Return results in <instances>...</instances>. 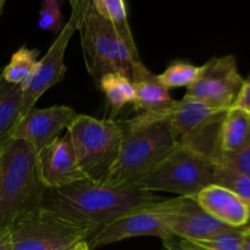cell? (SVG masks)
<instances>
[{
  "label": "cell",
  "mask_w": 250,
  "mask_h": 250,
  "mask_svg": "<svg viewBox=\"0 0 250 250\" xmlns=\"http://www.w3.org/2000/svg\"><path fill=\"white\" fill-rule=\"evenodd\" d=\"M22 87L4 80L0 71V146L10 139L19 124Z\"/></svg>",
  "instance_id": "obj_18"
},
{
  "label": "cell",
  "mask_w": 250,
  "mask_h": 250,
  "mask_svg": "<svg viewBox=\"0 0 250 250\" xmlns=\"http://www.w3.org/2000/svg\"><path fill=\"white\" fill-rule=\"evenodd\" d=\"M39 55V50L37 49H28L22 46L21 49L12 54L10 62L1 70V75L6 82L16 85L27 84L31 77L33 76L34 70L37 67V60Z\"/></svg>",
  "instance_id": "obj_21"
},
{
  "label": "cell",
  "mask_w": 250,
  "mask_h": 250,
  "mask_svg": "<svg viewBox=\"0 0 250 250\" xmlns=\"http://www.w3.org/2000/svg\"><path fill=\"white\" fill-rule=\"evenodd\" d=\"M227 110L185 97L176 100L167 121L181 144L207 156L215 164L220 155V128Z\"/></svg>",
  "instance_id": "obj_7"
},
{
  "label": "cell",
  "mask_w": 250,
  "mask_h": 250,
  "mask_svg": "<svg viewBox=\"0 0 250 250\" xmlns=\"http://www.w3.org/2000/svg\"><path fill=\"white\" fill-rule=\"evenodd\" d=\"M68 2L71 5V16L68 22H71L78 31L85 16L94 10V0H68Z\"/></svg>",
  "instance_id": "obj_27"
},
{
  "label": "cell",
  "mask_w": 250,
  "mask_h": 250,
  "mask_svg": "<svg viewBox=\"0 0 250 250\" xmlns=\"http://www.w3.org/2000/svg\"><path fill=\"white\" fill-rule=\"evenodd\" d=\"M78 31L85 67L97 84L109 73H119L132 81L134 68L142 61L132 54L111 22L93 10Z\"/></svg>",
  "instance_id": "obj_6"
},
{
  "label": "cell",
  "mask_w": 250,
  "mask_h": 250,
  "mask_svg": "<svg viewBox=\"0 0 250 250\" xmlns=\"http://www.w3.org/2000/svg\"><path fill=\"white\" fill-rule=\"evenodd\" d=\"M198 204L209 215L232 229H243L250 222V208L227 188L210 185L195 197Z\"/></svg>",
  "instance_id": "obj_16"
},
{
  "label": "cell",
  "mask_w": 250,
  "mask_h": 250,
  "mask_svg": "<svg viewBox=\"0 0 250 250\" xmlns=\"http://www.w3.org/2000/svg\"><path fill=\"white\" fill-rule=\"evenodd\" d=\"M4 4H5V0H0V15H1V12H2V7H4Z\"/></svg>",
  "instance_id": "obj_33"
},
{
  "label": "cell",
  "mask_w": 250,
  "mask_h": 250,
  "mask_svg": "<svg viewBox=\"0 0 250 250\" xmlns=\"http://www.w3.org/2000/svg\"><path fill=\"white\" fill-rule=\"evenodd\" d=\"M77 116L78 114L72 107L65 105L46 109L33 107L20 119L10 138L28 142L39 153L59 138L61 131L67 129Z\"/></svg>",
  "instance_id": "obj_12"
},
{
  "label": "cell",
  "mask_w": 250,
  "mask_h": 250,
  "mask_svg": "<svg viewBox=\"0 0 250 250\" xmlns=\"http://www.w3.org/2000/svg\"><path fill=\"white\" fill-rule=\"evenodd\" d=\"M94 10L102 17L106 19L116 28L117 33L125 42L129 50L137 59H139L137 45L132 36L131 27L127 19V10L125 0H94Z\"/></svg>",
  "instance_id": "obj_20"
},
{
  "label": "cell",
  "mask_w": 250,
  "mask_h": 250,
  "mask_svg": "<svg viewBox=\"0 0 250 250\" xmlns=\"http://www.w3.org/2000/svg\"><path fill=\"white\" fill-rule=\"evenodd\" d=\"M98 85L111 106V119H115L126 104H133L136 99L133 83L119 73H109L100 78Z\"/></svg>",
  "instance_id": "obj_19"
},
{
  "label": "cell",
  "mask_w": 250,
  "mask_h": 250,
  "mask_svg": "<svg viewBox=\"0 0 250 250\" xmlns=\"http://www.w3.org/2000/svg\"><path fill=\"white\" fill-rule=\"evenodd\" d=\"M214 161L180 143L134 185L153 193L195 198L208 186L214 185Z\"/></svg>",
  "instance_id": "obj_5"
},
{
  "label": "cell",
  "mask_w": 250,
  "mask_h": 250,
  "mask_svg": "<svg viewBox=\"0 0 250 250\" xmlns=\"http://www.w3.org/2000/svg\"><path fill=\"white\" fill-rule=\"evenodd\" d=\"M171 233L185 241H203L214 237L232 227L208 214L197 203L195 198L178 197L176 209L168 221Z\"/></svg>",
  "instance_id": "obj_14"
},
{
  "label": "cell",
  "mask_w": 250,
  "mask_h": 250,
  "mask_svg": "<svg viewBox=\"0 0 250 250\" xmlns=\"http://www.w3.org/2000/svg\"><path fill=\"white\" fill-rule=\"evenodd\" d=\"M202 67L199 78L187 88L185 97L215 107H232L244 82L234 56L212 58Z\"/></svg>",
  "instance_id": "obj_10"
},
{
  "label": "cell",
  "mask_w": 250,
  "mask_h": 250,
  "mask_svg": "<svg viewBox=\"0 0 250 250\" xmlns=\"http://www.w3.org/2000/svg\"><path fill=\"white\" fill-rule=\"evenodd\" d=\"M132 83L136 93L133 109L139 111L138 116L146 120H167L176 100L159 81L158 75L151 73L141 62L134 68Z\"/></svg>",
  "instance_id": "obj_15"
},
{
  "label": "cell",
  "mask_w": 250,
  "mask_h": 250,
  "mask_svg": "<svg viewBox=\"0 0 250 250\" xmlns=\"http://www.w3.org/2000/svg\"><path fill=\"white\" fill-rule=\"evenodd\" d=\"M9 229L11 250H70L92 236L42 208L17 219Z\"/></svg>",
  "instance_id": "obj_8"
},
{
  "label": "cell",
  "mask_w": 250,
  "mask_h": 250,
  "mask_svg": "<svg viewBox=\"0 0 250 250\" xmlns=\"http://www.w3.org/2000/svg\"><path fill=\"white\" fill-rule=\"evenodd\" d=\"M38 153L26 141L10 138L0 149V227L41 207L45 187L39 178Z\"/></svg>",
  "instance_id": "obj_3"
},
{
  "label": "cell",
  "mask_w": 250,
  "mask_h": 250,
  "mask_svg": "<svg viewBox=\"0 0 250 250\" xmlns=\"http://www.w3.org/2000/svg\"><path fill=\"white\" fill-rule=\"evenodd\" d=\"M39 28L43 31H50L60 33L63 28L62 14L59 0H43L38 19Z\"/></svg>",
  "instance_id": "obj_25"
},
{
  "label": "cell",
  "mask_w": 250,
  "mask_h": 250,
  "mask_svg": "<svg viewBox=\"0 0 250 250\" xmlns=\"http://www.w3.org/2000/svg\"><path fill=\"white\" fill-rule=\"evenodd\" d=\"M77 31L71 22H66L62 31L58 34L45 55L38 61L33 76L22 87V103L20 109V119L33 109L39 98L50 87L63 80L66 75L65 53L70 39ZM20 121V120H19Z\"/></svg>",
  "instance_id": "obj_11"
},
{
  "label": "cell",
  "mask_w": 250,
  "mask_h": 250,
  "mask_svg": "<svg viewBox=\"0 0 250 250\" xmlns=\"http://www.w3.org/2000/svg\"><path fill=\"white\" fill-rule=\"evenodd\" d=\"M39 178L45 188H60L88 180L78 165L70 137H59L38 153Z\"/></svg>",
  "instance_id": "obj_13"
},
{
  "label": "cell",
  "mask_w": 250,
  "mask_h": 250,
  "mask_svg": "<svg viewBox=\"0 0 250 250\" xmlns=\"http://www.w3.org/2000/svg\"><path fill=\"white\" fill-rule=\"evenodd\" d=\"M215 164L224 165L250 177V146L233 154H220Z\"/></svg>",
  "instance_id": "obj_26"
},
{
  "label": "cell",
  "mask_w": 250,
  "mask_h": 250,
  "mask_svg": "<svg viewBox=\"0 0 250 250\" xmlns=\"http://www.w3.org/2000/svg\"><path fill=\"white\" fill-rule=\"evenodd\" d=\"M177 203L178 197L161 199L129 211L93 234L87 241L88 247L89 249L99 248L133 237L153 236L160 238L166 248L170 249L173 246L175 236L171 233L168 221Z\"/></svg>",
  "instance_id": "obj_9"
},
{
  "label": "cell",
  "mask_w": 250,
  "mask_h": 250,
  "mask_svg": "<svg viewBox=\"0 0 250 250\" xmlns=\"http://www.w3.org/2000/svg\"><path fill=\"white\" fill-rule=\"evenodd\" d=\"M250 146V115L229 107L220 128V154H233Z\"/></svg>",
  "instance_id": "obj_17"
},
{
  "label": "cell",
  "mask_w": 250,
  "mask_h": 250,
  "mask_svg": "<svg viewBox=\"0 0 250 250\" xmlns=\"http://www.w3.org/2000/svg\"><path fill=\"white\" fill-rule=\"evenodd\" d=\"M1 146H0V149H1Z\"/></svg>",
  "instance_id": "obj_36"
},
{
  "label": "cell",
  "mask_w": 250,
  "mask_h": 250,
  "mask_svg": "<svg viewBox=\"0 0 250 250\" xmlns=\"http://www.w3.org/2000/svg\"><path fill=\"white\" fill-rule=\"evenodd\" d=\"M0 250H11V234L9 227H0Z\"/></svg>",
  "instance_id": "obj_29"
},
{
  "label": "cell",
  "mask_w": 250,
  "mask_h": 250,
  "mask_svg": "<svg viewBox=\"0 0 250 250\" xmlns=\"http://www.w3.org/2000/svg\"><path fill=\"white\" fill-rule=\"evenodd\" d=\"M178 248L180 250H202L197 244L190 241H185V239H181L180 243H178Z\"/></svg>",
  "instance_id": "obj_31"
},
{
  "label": "cell",
  "mask_w": 250,
  "mask_h": 250,
  "mask_svg": "<svg viewBox=\"0 0 250 250\" xmlns=\"http://www.w3.org/2000/svg\"><path fill=\"white\" fill-rule=\"evenodd\" d=\"M70 250H90V249L89 247H88L87 241H83V242H80L78 244H76V246Z\"/></svg>",
  "instance_id": "obj_32"
},
{
  "label": "cell",
  "mask_w": 250,
  "mask_h": 250,
  "mask_svg": "<svg viewBox=\"0 0 250 250\" xmlns=\"http://www.w3.org/2000/svg\"><path fill=\"white\" fill-rule=\"evenodd\" d=\"M161 199L134 183L112 186L82 180L65 187L45 188L39 208L88 229L93 236L129 211Z\"/></svg>",
  "instance_id": "obj_1"
},
{
  "label": "cell",
  "mask_w": 250,
  "mask_h": 250,
  "mask_svg": "<svg viewBox=\"0 0 250 250\" xmlns=\"http://www.w3.org/2000/svg\"><path fill=\"white\" fill-rule=\"evenodd\" d=\"M244 229V227H243ZM243 229H231L220 232L214 237L193 242L202 250H242Z\"/></svg>",
  "instance_id": "obj_24"
},
{
  "label": "cell",
  "mask_w": 250,
  "mask_h": 250,
  "mask_svg": "<svg viewBox=\"0 0 250 250\" xmlns=\"http://www.w3.org/2000/svg\"><path fill=\"white\" fill-rule=\"evenodd\" d=\"M202 70V66H195L185 61H175L161 75H158V78L167 89L188 88L199 78Z\"/></svg>",
  "instance_id": "obj_22"
},
{
  "label": "cell",
  "mask_w": 250,
  "mask_h": 250,
  "mask_svg": "<svg viewBox=\"0 0 250 250\" xmlns=\"http://www.w3.org/2000/svg\"><path fill=\"white\" fill-rule=\"evenodd\" d=\"M242 250H250V227H244L242 232Z\"/></svg>",
  "instance_id": "obj_30"
},
{
  "label": "cell",
  "mask_w": 250,
  "mask_h": 250,
  "mask_svg": "<svg viewBox=\"0 0 250 250\" xmlns=\"http://www.w3.org/2000/svg\"><path fill=\"white\" fill-rule=\"evenodd\" d=\"M214 185H219L233 192L250 208V177L248 176L215 164Z\"/></svg>",
  "instance_id": "obj_23"
},
{
  "label": "cell",
  "mask_w": 250,
  "mask_h": 250,
  "mask_svg": "<svg viewBox=\"0 0 250 250\" xmlns=\"http://www.w3.org/2000/svg\"><path fill=\"white\" fill-rule=\"evenodd\" d=\"M232 107L242 110V111L247 112V114L250 115V81L249 80H244L243 85H242L241 90H239L238 95H237Z\"/></svg>",
  "instance_id": "obj_28"
},
{
  "label": "cell",
  "mask_w": 250,
  "mask_h": 250,
  "mask_svg": "<svg viewBox=\"0 0 250 250\" xmlns=\"http://www.w3.org/2000/svg\"><path fill=\"white\" fill-rule=\"evenodd\" d=\"M66 131L85 177L94 182H105L124 139L121 122L111 117L98 120L78 114Z\"/></svg>",
  "instance_id": "obj_4"
},
{
  "label": "cell",
  "mask_w": 250,
  "mask_h": 250,
  "mask_svg": "<svg viewBox=\"0 0 250 250\" xmlns=\"http://www.w3.org/2000/svg\"><path fill=\"white\" fill-rule=\"evenodd\" d=\"M248 227H250V222H249V225H248Z\"/></svg>",
  "instance_id": "obj_35"
},
{
  "label": "cell",
  "mask_w": 250,
  "mask_h": 250,
  "mask_svg": "<svg viewBox=\"0 0 250 250\" xmlns=\"http://www.w3.org/2000/svg\"><path fill=\"white\" fill-rule=\"evenodd\" d=\"M247 80H249V81H250V73H249V76H248V78H247Z\"/></svg>",
  "instance_id": "obj_34"
},
{
  "label": "cell",
  "mask_w": 250,
  "mask_h": 250,
  "mask_svg": "<svg viewBox=\"0 0 250 250\" xmlns=\"http://www.w3.org/2000/svg\"><path fill=\"white\" fill-rule=\"evenodd\" d=\"M121 124L124 127L121 148L105 181L112 186L136 183L180 144L167 120L134 116Z\"/></svg>",
  "instance_id": "obj_2"
}]
</instances>
